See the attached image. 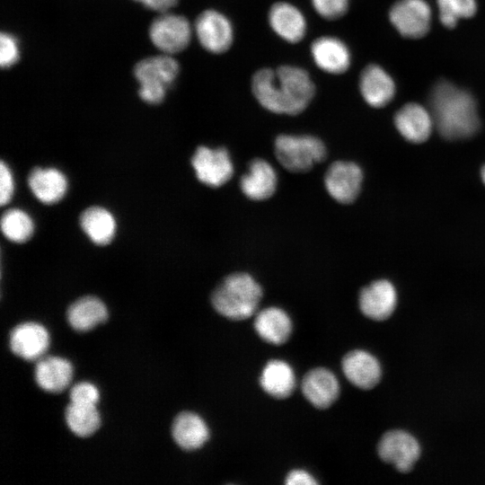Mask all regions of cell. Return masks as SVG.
Listing matches in <instances>:
<instances>
[{
	"instance_id": "1",
	"label": "cell",
	"mask_w": 485,
	"mask_h": 485,
	"mask_svg": "<svg viewBox=\"0 0 485 485\" xmlns=\"http://www.w3.org/2000/svg\"><path fill=\"white\" fill-rule=\"evenodd\" d=\"M251 92L264 109L278 114L297 115L313 100L315 86L306 70L284 65L276 69L258 70L251 79Z\"/></svg>"
},
{
	"instance_id": "2",
	"label": "cell",
	"mask_w": 485,
	"mask_h": 485,
	"mask_svg": "<svg viewBox=\"0 0 485 485\" xmlns=\"http://www.w3.org/2000/svg\"><path fill=\"white\" fill-rule=\"evenodd\" d=\"M429 104L434 125L445 138L463 139L478 131L477 107L468 92L440 81L431 91Z\"/></svg>"
},
{
	"instance_id": "3",
	"label": "cell",
	"mask_w": 485,
	"mask_h": 485,
	"mask_svg": "<svg viewBox=\"0 0 485 485\" xmlns=\"http://www.w3.org/2000/svg\"><path fill=\"white\" fill-rule=\"evenodd\" d=\"M261 297L260 285L251 275L238 272L227 276L216 287L211 304L222 316L242 321L256 312Z\"/></svg>"
},
{
	"instance_id": "4",
	"label": "cell",
	"mask_w": 485,
	"mask_h": 485,
	"mask_svg": "<svg viewBox=\"0 0 485 485\" xmlns=\"http://www.w3.org/2000/svg\"><path fill=\"white\" fill-rule=\"evenodd\" d=\"M275 154L279 163L292 172H304L326 157L322 141L313 136L280 135L275 140Z\"/></svg>"
},
{
	"instance_id": "5",
	"label": "cell",
	"mask_w": 485,
	"mask_h": 485,
	"mask_svg": "<svg viewBox=\"0 0 485 485\" xmlns=\"http://www.w3.org/2000/svg\"><path fill=\"white\" fill-rule=\"evenodd\" d=\"M179 64L168 55L148 57L138 62L134 75L139 82L138 93L147 103H160L170 85L179 73Z\"/></svg>"
},
{
	"instance_id": "6",
	"label": "cell",
	"mask_w": 485,
	"mask_h": 485,
	"mask_svg": "<svg viewBox=\"0 0 485 485\" xmlns=\"http://www.w3.org/2000/svg\"><path fill=\"white\" fill-rule=\"evenodd\" d=\"M377 453L384 463L405 473L412 470L420 457L421 447L417 438L410 433L392 429L381 437L377 445Z\"/></svg>"
},
{
	"instance_id": "7",
	"label": "cell",
	"mask_w": 485,
	"mask_h": 485,
	"mask_svg": "<svg viewBox=\"0 0 485 485\" xmlns=\"http://www.w3.org/2000/svg\"><path fill=\"white\" fill-rule=\"evenodd\" d=\"M191 164L198 180L212 188L225 184L234 173L230 154L225 147L198 146L192 156Z\"/></svg>"
},
{
	"instance_id": "8",
	"label": "cell",
	"mask_w": 485,
	"mask_h": 485,
	"mask_svg": "<svg viewBox=\"0 0 485 485\" xmlns=\"http://www.w3.org/2000/svg\"><path fill=\"white\" fill-rule=\"evenodd\" d=\"M149 34L157 48L166 54H175L188 47L191 27L184 16L163 13L152 22Z\"/></svg>"
},
{
	"instance_id": "9",
	"label": "cell",
	"mask_w": 485,
	"mask_h": 485,
	"mask_svg": "<svg viewBox=\"0 0 485 485\" xmlns=\"http://www.w3.org/2000/svg\"><path fill=\"white\" fill-rule=\"evenodd\" d=\"M195 32L201 46L213 54L227 51L234 41V29L229 19L216 10L202 12L195 22Z\"/></svg>"
},
{
	"instance_id": "10",
	"label": "cell",
	"mask_w": 485,
	"mask_h": 485,
	"mask_svg": "<svg viewBox=\"0 0 485 485\" xmlns=\"http://www.w3.org/2000/svg\"><path fill=\"white\" fill-rule=\"evenodd\" d=\"M390 21L404 37L419 39L430 28L431 10L424 0H399L390 10Z\"/></svg>"
},
{
	"instance_id": "11",
	"label": "cell",
	"mask_w": 485,
	"mask_h": 485,
	"mask_svg": "<svg viewBox=\"0 0 485 485\" xmlns=\"http://www.w3.org/2000/svg\"><path fill=\"white\" fill-rule=\"evenodd\" d=\"M363 181L361 168L355 163L336 161L324 176V185L330 196L337 202L349 204L359 194Z\"/></svg>"
},
{
	"instance_id": "12",
	"label": "cell",
	"mask_w": 485,
	"mask_h": 485,
	"mask_svg": "<svg viewBox=\"0 0 485 485\" xmlns=\"http://www.w3.org/2000/svg\"><path fill=\"white\" fill-rule=\"evenodd\" d=\"M47 329L34 322L21 323L10 333L9 345L13 354L28 361L41 358L49 346Z\"/></svg>"
},
{
	"instance_id": "13",
	"label": "cell",
	"mask_w": 485,
	"mask_h": 485,
	"mask_svg": "<svg viewBox=\"0 0 485 485\" xmlns=\"http://www.w3.org/2000/svg\"><path fill=\"white\" fill-rule=\"evenodd\" d=\"M359 308L362 313L374 321H384L394 312L397 305V292L386 279L372 282L361 289Z\"/></svg>"
},
{
	"instance_id": "14",
	"label": "cell",
	"mask_w": 485,
	"mask_h": 485,
	"mask_svg": "<svg viewBox=\"0 0 485 485\" xmlns=\"http://www.w3.org/2000/svg\"><path fill=\"white\" fill-rule=\"evenodd\" d=\"M341 367L347 379L363 390L374 388L382 377V367L378 359L363 349H354L347 353L342 358Z\"/></svg>"
},
{
	"instance_id": "15",
	"label": "cell",
	"mask_w": 485,
	"mask_h": 485,
	"mask_svg": "<svg viewBox=\"0 0 485 485\" xmlns=\"http://www.w3.org/2000/svg\"><path fill=\"white\" fill-rule=\"evenodd\" d=\"M301 387L306 400L321 410L331 406L340 394V384L335 375L323 367L308 371L303 378Z\"/></svg>"
},
{
	"instance_id": "16",
	"label": "cell",
	"mask_w": 485,
	"mask_h": 485,
	"mask_svg": "<svg viewBox=\"0 0 485 485\" xmlns=\"http://www.w3.org/2000/svg\"><path fill=\"white\" fill-rule=\"evenodd\" d=\"M311 54L315 65L329 74H343L350 66L349 49L336 37L322 36L315 39L311 45Z\"/></svg>"
},
{
	"instance_id": "17",
	"label": "cell",
	"mask_w": 485,
	"mask_h": 485,
	"mask_svg": "<svg viewBox=\"0 0 485 485\" xmlns=\"http://www.w3.org/2000/svg\"><path fill=\"white\" fill-rule=\"evenodd\" d=\"M269 23L280 38L290 43L299 42L306 33V20L301 11L287 2L272 4L269 12Z\"/></svg>"
},
{
	"instance_id": "18",
	"label": "cell",
	"mask_w": 485,
	"mask_h": 485,
	"mask_svg": "<svg viewBox=\"0 0 485 485\" xmlns=\"http://www.w3.org/2000/svg\"><path fill=\"white\" fill-rule=\"evenodd\" d=\"M360 93L367 104L381 108L394 96L395 84L383 67L372 64L364 68L359 78Z\"/></svg>"
},
{
	"instance_id": "19",
	"label": "cell",
	"mask_w": 485,
	"mask_h": 485,
	"mask_svg": "<svg viewBox=\"0 0 485 485\" xmlns=\"http://www.w3.org/2000/svg\"><path fill=\"white\" fill-rule=\"evenodd\" d=\"M278 177L272 165L263 159L250 163L248 172L242 176L240 187L242 193L252 200L270 198L277 188Z\"/></svg>"
},
{
	"instance_id": "20",
	"label": "cell",
	"mask_w": 485,
	"mask_h": 485,
	"mask_svg": "<svg viewBox=\"0 0 485 485\" xmlns=\"http://www.w3.org/2000/svg\"><path fill=\"white\" fill-rule=\"evenodd\" d=\"M394 123L401 135L413 143L426 141L434 125L431 113L419 103H407L401 108Z\"/></svg>"
},
{
	"instance_id": "21",
	"label": "cell",
	"mask_w": 485,
	"mask_h": 485,
	"mask_svg": "<svg viewBox=\"0 0 485 485\" xmlns=\"http://www.w3.org/2000/svg\"><path fill=\"white\" fill-rule=\"evenodd\" d=\"M73 366L61 357H42L35 366L37 384L48 392H60L71 383Z\"/></svg>"
},
{
	"instance_id": "22",
	"label": "cell",
	"mask_w": 485,
	"mask_h": 485,
	"mask_svg": "<svg viewBox=\"0 0 485 485\" xmlns=\"http://www.w3.org/2000/svg\"><path fill=\"white\" fill-rule=\"evenodd\" d=\"M176 444L187 451L202 447L209 437V429L204 419L194 412L180 413L172 428Z\"/></svg>"
},
{
	"instance_id": "23",
	"label": "cell",
	"mask_w": 485,
	"mask_h": 485,
	"mask_svg": "<svg viewBox=\"0 0 485 485\" xmlns=\"http://www.w3.org/2000/svg\"><path fill=\"white\" fill-rule=\"evenodd\" d=\"M28 184L33 195L45 204L58 202L67 190L66 176L55 168H34L30 172Z\"/></svg>"
},
{
	"instance_id": "24",
	"label": "cell",
	"mask_w": 485,
	"mask_h": 485,
	"mask_svg": "<svg viewBox=\"0 0 485 485\" xmlns=\"http://www.w3.org/2000/svg\"><path fill=\"white\" fill-rule=\"evenodd\" d=\"M254 329L265 342L281 345L287 341L292 332L288 314L278 307H268L259 312L254 319Z\"/></svg>"
},
{
	"instance_id": "25",
	"label": "cell",
	"mask_w": 485,
	"mask_h": 485,
	"mask_svg": "<svg viewBox=\"0 0 485 485\" xmlns=\"http://www.w3.org/2000/svg\"><path fill=\"white\" fill-rule=\"evenodd\" d=\"M260 384L261 388L273 398L289 397L295 385V377L288 363L280 359H272L263 367Z\"/></svg>"
},
{
	"instance_id": "26",
	"label": "cell",
	"mask_w": 485,
	"mask_h": 485,
	"mask_svg": "<svg viewBox=\"0 0 485 485\" xmlns=\"http://www.w3.org/2000/svg\"><path fill=\"white\" fill-rule=\"evenodd\" d=\"M66 317L74 330L84 332L104 322L108 318V310L99 298L84 296L69 306Z\"/></svg>"
},
{
	"instance_id": "27",
	"label": "cell",
	"mask_w": 485,
	"mask_h": 485,
	"mask_svg": "<svg viewBox=\"0 0 485 485\" xmlns=\"http://www.w3.org/2000/svg\"><path fill=\"white\" fill-rule=\"evenodd\" d=\"M80 225L92 242L108 244L114 237L116 221L112 214L101 207H91L80 216Z\"/></svg>"
},
{
	"instance_id": "28",
	"label": "cell",
	"mask_w": 485,
	"mask_h": 485,
	"mask_svg": "<svg viewBox=\"0 0 485 485\" xmlns=\"http://www.w3.org/2000/svg\"><path fill=\"white\" fill-rule=\"evenodd\" d=\"M65 416L69 429L81 437L93 435L101 424V416L96 405L70 402L66 409Z\"/></svg>"
},
{
	"instance_id": "29",
	"label": "cell",
	"mask_w": 485,
	"mask_h": 485,
	"mask_svg": "<svg viewBox=\"0 0 485 485\" xmlns=\"http://www.w3.org/2000/svg\"><path fill=\"white\" fill-rule=\"evenodd\" d=\"M1 229L4 235L10 241L23 242L32 235L34 224L26 212L12 208L3 214Z\"/></svg>"
},
{
	"instance_id": "30",
	"label": "cell",
	"mask_w": 485,
	"mask_h": 485,
	"mask_svg": "<svg viewBox=\"0 0 485 485\" xmlns=\"http://www.w3.org/2000/svg\"><path fill=\"white\" fill-rule=\"evenodd\" d=\"M440 20L444 26L453 28L459 19L472 17L476 12L475 0H437Z\"/></svg>"
},
{
	"instance_id": "31",
	"label": "cell",
	"mask_w": 485,
	"mask_h": 485,
	"mask_svg": "<svg viewBox=\"0 0 485 485\" xmlns=\"http://www.w3.org/2000/svg\"><path fill=\"white\" fill-rule=\"evenodd\" d=\"M314 10L324 19L336 20L348 11V0H311Z\"/></svg>"
},
{
	"instance_id": "32",
	"label": "cell",
	"mask_w": 485,
	"mask_h": 485,
	"mask_svg": "<svg viewBox=\"0 0 485 485\" xmlns=\"http://www.w3.org/2000/svg\"><path fill=\"white\" fill-rule=\"evenodd\" d=\"M70 402L78 404L96 405L100 399L97 387L88 382L75 384L69 393Z\"/></svg>"
},
{
	"instance_id": "33",
	"label": "cell",
	"mask_w": 485,
	"mask_h": 485,
	"mask_svg": "<svg viewBox=\"0 0 485 485\" xmlns=\"http://www.w3.org/2000/svg\"><path fill=\"white\" fill-rule=\"evenodd\" d=\"M0 45L1 66L3 68L9 67L16 63L19 58L17 40L11 34L2 32Z\"/></svg>"
},
{
	"instance_id": "34",
	"label": "cell",
	"mask_w": 485,
	"mask_h": 485,
	"mask_svg": "<svg viewBox=\"0 0 485 485\" xmlns=\"http://www.w3.org/2000/svg\"><path fill=\"white\" fill-rule=\"evenodd\" d=\"M13 179L12 172L3 161L0 165V203L1 205L7 204L13 194Z\"/></svg>"
},
{
	"instance_id": "35",
	"label": "cell",
	"mask_w": 485,
	"mask_h": 485,
	"mask_svg": "<svg viewBox=\"0 0 485 485\" xmlns=\"http://www.w3.org/2000/svg\"><path fill=\"white\" fill-rule=\"evenodd\" d=\"M285 483L287 485H314L318 482L308 472L295 469L287 473Z\"/></svg>"
},
{
	"instance_id": "36",
	"label": "cell",
	"mask_w": 485,
	"mask_h": 485,
	"mask_svg": "<svg viewBox=\"0 0 485 485\" xmlns=\"http://www.w3.org/2000/svg\"><path fill=\"white\" fill-rule=\"evenodd\" d=\"M141 4H143L145 6H146L149 9L158 11V12H165L174 6L177 3V0H135Z\"/></svg>"
},
{
	"instance_id": "37",
	"label": "cell",
	"mask_w": 485,
	"mask_h": 485,
	"mask_svg": "<svg viewBox=\"0 0 485 485\" xmlns=\"http://www.w3.org/2000/svg\"><path fill=\"white\" fill-rule=\"evenodd\" d=\"M481 178H482V181H483V182L485 184V165L481 169Z\"/></svg>"
}]
</instances>
